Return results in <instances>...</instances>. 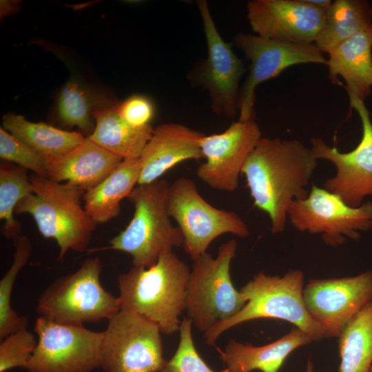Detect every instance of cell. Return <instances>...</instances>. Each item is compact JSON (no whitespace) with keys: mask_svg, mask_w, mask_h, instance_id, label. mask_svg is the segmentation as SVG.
I'll return each mask as SVG.
<instances>
[{"mask_svg":"<svg viewBox=\"0 0 372 372\" xmlns=\"http://www.w3.org/2000/svg\"><path fill=\"white\" fill-rule=\"evenodd\" d=\"M169 185L159 179L134 187L127 197L134 205L133 217L107 249L130 254L134 266L149 267L161 255L183 245V235L172 225L167 211Z\"/></svg>","mask_w":372,"mask_h":372,"instance_id":"obj_5","label":"cell"},{"mask_svg":"<svg viewBox=\"0 0 372 372\" xmlns=\"http://www.w3.org/2000/svg\"><path fill=\"white\" fill-rule=\"evenodd\" d=\"M351 108L360 118L362 135L359 144L352 151L341 152L330 147L320 138L311 140L313 156L331 162L336 172L327 179L322 187L339 196L348 205L357 207L364 198L372 196V122L364 101L349 98Z\"/></svg>","mask_w":372,"mask_h":372,"instance_id":"obj_13","label":"cell"},{"mask_svg":"<svg viewBox=\"0 0 372 372\" xmlns=\"http://www.w3.org/2000/svg\"><path fill=\"white\" fill-rule=\"evenodd\" d=\"M167 206L183 235L184 249L193 261L207 253L210 244L223 234L240 238L249 234L247 225L236 213L212 206L188 178L180 177L169 184Z\"/></svg>","mask_w":372,"mask_h":372,"instance_id":"obj_8","label":"cell"},{"mask_svg":"<svg viewBox=\"0 0 372 372\" xmlns=\"http://www.w3.org/2000/svg\"><path fill=\"white\" fill-rule=\"evenodd\" d=\"M303 298L312 318L329 338L338 337L347 323L372 301V270L351 277L311 280Z\"/></svg>","mask_w":372,"mask_h":372,"instance_id":"obj_16","label":"cell"},{"mask_svg":"<svg viewBox=\"0 0 372 372\" xmlns=\"http://www.w3.org/2000/svg\"><path fill=\"white\" fill-rule=\"evenodd\" d=\"M236 250V240L230 239L220 246L215 257L207 252L193 261L185 311L200 331L205 333L233 317L247 302L245 294L234 287L230 276Z\"/></svg>","mask_w":372,"mask_h":372,"instance_id":"obj_7","label":"cell"},{"mask_svg":"<svg viewBox=\"0 0 372 372\" xmlns=\"http://www.w3.org/2000/svg\"><path fill=\"white\" fill-rule=\"evenodd\" d=\"M0 158L31 170L34 174L48 178L45 157L12 135L4 128H0Z\"/></svg>","mask_w":372,"mask_h":372,"instance_id":"obj_31","label":"cell"},{"mask_svg":"<svg viewBox=\"0 0 372 372\" xmlns=\"http://www.w3.org/2000/svg\"><path fill=\"white\" fill-rule=\"evenodd\" d=\"M207 47V56L197 72V81L208 92L212 110L234 116L239 104V82L244 64L220 34L205 0L197 1Z\"/></svg>","mask_w":372,"mask_h":372,"instance_id":"obj_15","label":"cell"},{"mask_svg":"<svg viewBox=\"0 0 372 372\" xmlns=\"http://www.w3.org/2000/svg\"><path fill=\"white\" fill-rule=\"evenodd\" d=\"M18 4V3L13 1H1V17L15 12L19 9Z\"/></svg>","mask_w":372,"mask_h":372,"instance_id":"obj_34","label":"cell"},{"mask_svg":"<svg viewBox=\"0 0 372 372\" xmlns=\"http://www.w3.org/2000/svg\"><path fill=\"white\" fill-rule=\"evenodd\" d=\"M247 12L256 35L294 43H314L325 20L308 0H251Z\"/></svg>","mask_w":372,"mask_h":372,"instance_id":"obj_17","label":"cell"},{"mask_svg":"<svg viewBox=\"0 0 372 372\" xmlns=\"http://www.w3.org/2000/svg\"><path fill=\"white\" fill-rule=\"evenodd\" d=\"M27 169L15 164L1 161L0 164V220L1 232L8 238L21 234V224L14 219L18 203L33 191Z\"/></svg>","mask_w":372,"mask_h":372,"instance_id":"obj_27","label":"cell"},{"mask_svg":"<svg viewBox=\"0 0 372 372\" xmlns=\"http://www.w3.org/2000/svg\"><path fill=\"white\" fill-rule=\"evenodd\" d=\"M203 134L184 125L163 123L154 129L139 158L138 185L156 181L176 165L203 157L200 140Z\"/></svg>","mask_w":372,"mask_h":372,"instance_id":"obj_18","label":"cell"},{"mask_svg":"<svg viewBox=\"0 0 372 372\" xmlns=\"http://www.w3.org/2000/svg\"><path fill=\"white\" fill-rule=\"evenodd\" d=\"M121 117L130 126L143 128L150 125L154 116L152 101L143 95H134L117 105Z\"/></svg>","mask_w":372,"mask_h":372,"instance_id":"obj_33","label":"cell"},{"mask_svg":"<svg viewBox=\"0 0 372 372\" xmlns=\"http://www.w3.org/2000/svg\"><path fill=\"white\" fill-rule=\"evenodd\" d=\"M122 161L87 137L71 152L45 158L47 176L86 192L102 182Z\"/></svg>","mask_w":372,"mask_h":372,"instance_id":"obj_19","label":"cell"},{"mask_svg":"<svg viewBox=\"0 0 372 372\" xmlns=\"http://www.w3.org/2000/svg\"><path fill=\"white\" fill-rule=\"evenodd\" d=\"M371 21L372 8L366 1H332L314 43L322 53L329 54L345 40L371 26Z\"/></svg>","mask_w":372,"mask_h":372,"instance_id":"obj_24","label":"cell"},{"mask_svg":"<svg viewBox=\"0 0 372 372\" xmlns=\"http://www.w3.org/2000/svg\"><path fill=\"white\" fill-rule=\"evenodd\" d=\"M311 342L306 333L296 328L265 345L254 346L230 340L224 350L216 349L225 372H278L291 353Z\"/></svg>","mask_w":372,"mask_h":372,"instance_id":"obj_21","label":"cell"},{"mask_svg":"<svg viewBox=\"0 0 372 372\" xmlns=\"http://www.w3.org/2000/svg\"><path fill=\"white\" fill-rule=\"evenodd\" d=\"M141 174L139 158L123 160L99 185L85 192L84 208L98 225L116 218L121 202L138 185Z\"/></svg>","mask_w":372,"mask_h":372,"instance_id":"obj_22","label":"cell"},{"mask_svg":"<svg viewBox=\"0 0 372 372\" xmlns=\"http://www.w3.org/2000/svg\"><path fill=\"white\" fill-rule=\"evenodd\" d=\"M192 325L188 318L181 320L177 349L173 356L166 360L159 372H217L207 365L196 349L192 336Z\"/></svg>","mask_w":372,"mask_h":372,"instance_id":"obj_30","label":"cell"},{"mask_svg":"<svg viewBox=\"0 0 372 372\" xmlns=\"http://www.w3.org/2000/svg\"><path fill=\"white\" fill-rule=\"evenodd\" d=\"M95 127L88 138L123 160L139 158L154 128H135L121 117L117 105L92 112Z\"/></svg>","mask_w":372,"mask_h":372,"instance_id":"obj_23","label":"cell"},{"mask_svg":"<svg viewBox=\"0 0 372 372\" xmlns=\"http://www.w3.org/2000/svg\"><path fill=\"white\" fill-rule=\"evenodd\" d=\"M34 335L23 328L14 331L0 342V372L14 368L25 369L36 349Z\"/></svg>","mask_w":372,"mask_h":372,"instance_id":"obj_32","label":"cell"},{"mask_svg":"<svg viewBox=\"0 0 372 372\" xmlns=\"http://www.w3.org/2000/svg\"><path fill=\"white\" fill-rule=\"evenodd\" d=\"M14 251L11 266L0 280V340L19 329L26 328L28 320L19 316L11 306V295L17 277L32 254V245L25 236L13 239Z\"/></svg>","mask_w":372,"mask_h":372,"instance_id":"obj_28","label":"cell"},{"mask_svg":"<svg viewBox=\"0 0 372 372\" xmlns=\"http://www.w3.org/2000/svg\"><path fill=\"white\" fill-rule=\"evenodd\" d=\"M369 372H372V366L370 368Z\"/></svg>","mask_w":372,"mask_h":372,"instance_id":"obj_36","label":"cell"},{"mask_svg":"<svg viewBox=\"0 0 372 372\" xmlns=\"http://www.w3.org/2000/svg\"><path fill=\"white\" fill-rule=\"evenodd\" d=\"M372 25L345 40L329 54L327 65L332 83L346 82L349 98L364 101L372 87Z\"/></svg>","mask_w":372,"mask_h":372,"instance_id":"obj_20","label":"cell"},{"mask_svg":"<svg viewBox=\"0 0 372 372\" xmlns=\"http://www.w3.org/2000/svg\"><path fill=\"white\" fill-rule=\"evenodd\" d=\"M234 41L250 61L249 73L239 95L240 121L255 117V90L259 84L294 65L327 62L315 43H289L245 33L238 34Z\"/></svg>","mask_w":372,"mask_h":372,"instance_id":"obj_12","label":"cell"},{"mask_svg":"<svg viewBox=\"0 0 372 372\" xmlns=\"http://www.w3.org/2000/svg\"><path fill=\"white\" fill-rule=\"evenodd\" d=\"M261 138L255 117L233 122L222 133L203 134L200 147L205 161L197 167V176L216 190L236 191L242 167Z\"/></svg>","mask_w":372,"mask_h":372,"instance_id":"obj_14","label":"cell"},{"mask_svg":"<svg viewBox=\"0 0 372 372\" xmlns=\"http://www.w3.org/2000/svg\"><path fill=\"white\" fill-rule=\"evenodd\" d=\"M37 344L28 372H92L101 367L103 331L58 323L39 316Z\"/></svg>","mask_w":372,"mask_h":372,"instance_id":"obj_10","label":"cell"},{"mask_svg":"<svg viewBox=\"0 0 372 372\" xmlns=\"http://www.w3.org/2000/svg\"><path fill=\"white\" fill-rule=\"evenodd\" d=\"M102 267L99 257L89 258L75 271L56 279L39 296L37 314L68 324L109 320L121 307L118 297L101 284Z\"/></svg>","mask_w":372,"mask_h":372,"instance_id":"obj_6","label":"cell"},{"mask_svg":"<svg viewBox=\"0 0 372 372\" xmlns=\"http://www.w3.org/2000/svg\"><path fill=\"white\" fill-rule=\"evenodd\" d=\"M288 219L297 230L320 234L325 243L336 247L346 238L358 240L360 231L372 227V203L353 207L339 196L313 184L305 198L291 204Z\"/></svg>","mask_w":372,"mask_h":372,"instance_id":"obj_11","label":"cell"},{"mask_svg":"<svg viewBox=\"0 0 372 372\" xmlns=\"http://www.w3.org/2000/svg\"><path fill=\"white\" fill-rule=\"evenodd\" d=\"M103 331L101 367L105 372H159L166 362L161 331L143 316L121 309Z\"/></svg>","mask_w":372,"mask_h":372,"instance_id":"obj_9","label":"cell"},{"mask_svg":"<svg viewBox=\"0 0 372 372\" xmlns=\"http://www.w3.org/2000/svg\"><path fill=\"white\" fill-rule=\"evenodd\" d=\"M3 128L45 158L64 155L85 139L81 133L30 122L15 114L3 116Z\"/></svg>","mask_w":372,"mask_h":372,"instance_id":"obj_25","label":"cell"},{"mask_svg":"<svg viewBox=\"0 0 372 372\" xmlns=\"http://www.w3.org/2000/svg\"><path fill=\"white\" fill-rule=\"evenodd\" d=\"M303 283V273L298 269L291 270L282 276L259 272L240 289L247 297L246 304L233 317L206 331L205 344L214 346L228 329L261 318L287 321L306 333L311 341L329 338L324 328L312 318L306 308Z\"/></svg>","mask_w":372,"mask_h":372,"instance_id":"obj_4","label":"cell"},{"mask_svg":"<svg viewBox=\"0 0 372 372\" xmlns=\"http://www.w3.org/2000/svg\"><path fill=\"white\" fill-rule=\"evenodd\" d=\"M339 337V372H369L372 366V301L345 326Z\"/></svg>","mask_w":372,"mask_h":372,"instance_id":"obj_26","label":"cell"},{"mask_svg":"<svg viewBox=\"0 0 372 372\" xmlns=\"http://www.w3.org/2000/svg\"><path fill=\"white\" fill-rule=\"evenodd\" d=\"M58 112L61 121L71 127L88 132L93 127V114L87 93L76 83L69 82L58 100Z\"/></svg>","mask_w":372,"mask_h":372,"instance_id":"obj_29","label":"cell"},{"mask_svg":"<svg viewBox=\"0 0 372 372\" xmlns=\"http://www.w3.org/2000/svg\"><path fill=\"white\" fill-rule=\"evenodd\" d=\"M316 167L311 148L297 140L262 137L248 157L241 175L254 205L268 216L273 234L285 229L291 204L308 195Z\"/></svg>","mask_w":372,"mask_h":372,"instance_id":"obj_1","label":"cell"},{"mask_svg":"<svg viewBox=\"0 0 372 372\" xmlns=\"http://www.w3.org/2000/svg\"><path fill=\"white\" fill-rule=\"evenodd\" d=\"M190 272L173 251L161 255L149 267L134 266L117 277L121 309L154 322L162 333L177 332L186 309Z\"/></svg>","mask_w":372,"mask_h":372,"instance_id":"obj_2","label":"cell"},{"mask_svg":"<svg viewBox=\"0 0 372 372\" xmlns=\"http://www.w3.org/2000/svg\"><path fill=\"white\" fill-rule=\"evenodd\" d=\"M305 372H313V365L310 359L307 361Z\"/></svg>","mask_w":372,"mask_h":372,"instance_id":"obj_35","label":"cell"},{"mask_svg":"<svg viewBox=\"0 0 372 372\" xmlns=\"http://www.w3.org/2000/svg\"><path fill=\"white\" fill-rule=\"evenodd\" d=\"M30 180L33 191L18 203L14 214L31 215L40 234L56 242L59 260L69 251H85L97 226L81 204L85 191L34 174Z\"/></svg>","mask_w":372,"mask_h":372,"instance_id":"obj_3","label":"cell"}]
</instances>
